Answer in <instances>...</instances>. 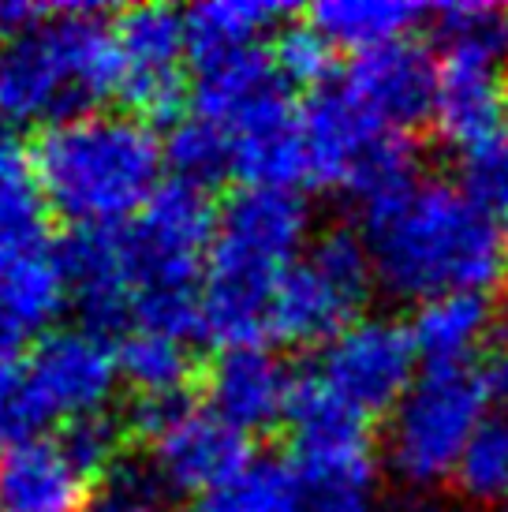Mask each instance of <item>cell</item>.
Instances as JSON below:
<instances>
[{
	"label": "cell",
	"instance_id": "38",
	"mask_svg": "<svg viewBox=\"0 0 508 512\" xmlns=\"http://www.w3.org/2000/svg\"><path fill=\"white\" fill-rule=\"evenodd\" d=\"M53 15V8L45 4H30V0H0V49L12 45L15 38H23L30 30H38Z\"/></svg>",
	"mask_w": 508,
	"mask_h": 512
},
{
	"label": "cell",
	"instance_id": "11",
	"mask_svg": "<svg viewBox=\"0 0 508 512\" xmlns=\"http://www.w3.org/2000/svg\"><path fill=\"white\" fill-rule=\"evenodd\" d=\"M30 378L53 419H90L113 400L120 359L116 348L94 329H53L27 359Z\"/></svg>",
	"mask_w": 508,
	"mask_h": 512
},
{
	"label": "cell",
	"instance_id": "12",
	"mask_svg": "<svg viewBox=\"0 0 508 512\" xmlns=\"http://www.w3.org/2000/svg\"><path fill=\"white\" fill-rule=\"evenodd\" d=\"M251 460L254 456L240 430H232L210 408L191 404L150 441V471L165 486V494L202 498Z\"/></svg>",
	"mask_w": 508,
	"mask_h": 512
},
{
	"label": "cell",
	"instance_id": "29",
	"mask_svg": "<svg viewBox=\"0 0 508 512\" xmlns=\"http://www.w3.org/2000/svg\"><path fill=\"white\" fill-rule=\"evenodd\" d=\"M434 30H438L445 53H479L508 68V4H486V0H456L430 8Z\"/></svg>",
	"mask_w": 508,
	"mask_h": 512
},
{
	"label": "cell",
	"instance_id": "42",
	"mask_svg": "<svg viewBox=\"0 0 508 512\" xmlns=\"http://www.w3.org/2000/svg\"><path fill=\"white\" fill-rule=\"evenodd\" d=\"M501 240H505V258H508V210L501 214Z\"/></svg>",
	"mask_w": 508,
	"mask_h": 512
},
{
	"label": "cell",
	"instance_id": "19",
	"mask_svg": "<svg viewBox=\"0 0 508 512\" xmlns=\"http://www.w3.org/2000/svg\"><path fill=\"white\" fill-rule=\"evenodd\" d=\"M284 423L296 441V460L370 456L367 415H359L352 404H344L314 370L296 378V393H292Z\"/></svg>",
	"mask_w": 508,
	"mask_h": 512
},
{
	"label": "cell",
	"instance_id": "9",
	"mask_svg": "<svg viewBox=\"0 0 508 512\" xmlns=\"http://www.w3.org/2000/svg\"><path fill=\"white\" fill-rule=\"evenodd\" d=\"M415 341L411 329L400 326L396 318L363 314L359 322L344 329L340 337L322 348V359L314 374L322 378L344 404H352L359 415H381L404 400L415 385Z\"/></svg>",
	"mask_w": 508,
	"mask_h": 512
},
{
	"label": "cell",
	"instance_id": "14",
	"mask_svg": "<svg viewBox=\"0 0 508 512\" xmlns=\"http://www.w3.org/2000/svg\"><path fill=\"white\" fill-rule=\"evenodd\" d=\"M340 86L352 94L367 113L385 120L396 131H411L434 120L438 101V64L423 45L393 42L359 53L348 64Z\"/></svg>",
	"mask_w": 508,
	"mask_h": 512
},
{
	"label": "cell",
	"instance_id": "20",
	"mask_svg": "<svg viewBox=\"0 0 508 512\" xmlns=\"http://www.w3.org/2000/svg\"><path fill=\"white\" fill-rule=\"evenodd\" d=\"M408 329L426 367H467V359L497 337V307L486 292H452L423 303Z\"/></svg>",
	"mask_w": 508,
	"mask_h": 512
},
{
	"label": "cell",
	"instance_id": "6",
	"mask_svg": "<svg viewBox=\"0 0 508 512\" xmlns=\"http://www.w3.org/2000/svg\"><path fill=\"white\" fill-rule=\"evenodd\" d=\"M490 397L471 367H426L389 415L385 460L400 483L430 490L456 475V464L486 415Z\"/></svg>",
	"mask_w": 508,
	"mask_h": 512
},
{
	"label": "cell",
	"instance_id": "35",
	"mask_svg": "<svg viewBox=\"0 0 508 512\" xmlns=\"http://www.w3.org/2000/svg\"><path fill=\"white\" fill-rule=\"evenodd\" d=\"M120 423L109 419V415H90V419H75L68 423L60 445L68 449V456L75 460V468L83 471L86 479L94 475H109L120 456Z\"/></svg>",
	"mask_w": 508,
	"mask_h": 512
},
{
	"label": "cell",
	"instance_id": "33",
	"mask_svg": "<svg viewBox=\"0 0 508 512\" xmlns=\"http://www.w3.org/2000/svg\"><path fill=\"white\" fill-rule=\"evenodd\" d=\"M269 57H273L277 75L292 86L322 90L329 72H333V45L325 42L311 23H292V27L277 30V42H273Z\"/></svg>",
	"mask_w": 508,
	"mask_h": 512
},
{
	"label": "cell",
	"instance_id": "22",
	"mask_svg": "<svg viewBox=\"0 0 508 512\" xmlns=\"http://www.w3.org/2000/svg\"><path fill=\"white\" fill-rule=\"evenodd\" d=\"M292 15L288 4L277 0H210L195 4L187 19V42L191 57H217V53H236V49H254L262 34L277 30Z\"/></svg>",
	"mask_w": 508,
	"mask_h": 512
},
{
	"label": "cell",
	"instance_id": "41",
	"mask_svg": "<svg viewBox=\"0 0 508 512\" xmlns=\"http://www.w3.org/2000/svg\"><path fill=\"white\" fill-rule=\"evenodd\" d=\"M8 146H15L12 143V116L0 109V150H8Z\"/></svg>",
	"mask_w": 508,
	"mask_h": 512
},
{
	"label": "cell",
	"instance_id": "25",
	"mask_svg": "<svg viewBox=\"0 0 508 512\" xmlns=\"http://www.w3.org/2000/svg\"><path fill=\"white\" fill-rule=\"evenodd\" d=\"M45 214L49 202L34 165L15 146L0 150V262L45 251Z\"/></svg>",
	"mask_w": 508,
	"mask_h": 512
},
{
	"label": "cell",
	"instance_id": "43",
	"mask_svg": "<svg viewBox=\"0 0 508 512\" xmlns=\"http://www.w3.org/2000/svg\"><path fill=\"white\" fill-rule=\"evenodd\" d=\"M497 512H508V505H505V509H497Z\"/></svg>",
	"mask_w": 508,
	"mask_h": 512
},
{
	"label": "cell",
	"instance_id": "5",
	"mask_svg": "<svg viewBox=\"0 0 508 512\" xmlns=\"http://www.w3.org/2000/svg\"><path fill=\"white\" fill-rule=\"evenodd\" d=\"M120 90L113 30L98 8L71 4L0 49V109L12 124L68 120Z\"/></svg>",
	"mask_w": 508,
	"mask_h": 512
},
{
	"label": "cell",
	"instance_id": "30",
	"mask_svg": "<svg viewBox=\"0 0 508 512\" xmlns=\"http://www.w3.org/2000/svg\"><path fill=\"white\" fill-rule=\"evenodd\" d=\"M452 483L475 505H494L508 498V423L501 415H490L471 438Z\"/></svg>",
	"mask_w": 508,
	"mask_h": 512
},
{
	"label": "cell",
	"instance_id": "37",
	"mask_svg": "<svg viewBox=\"0 0 508 512\" xmlns=\"http://www.w3.org/2000/svg\"><path fill=\"white\" fill-rule=\"evenodd\" d=\"M184 408H187L184 397H139L135 400V408H131V419H127V423H131L135 434L154 441L176 415L184 412Z\"/></svg>",
	"mask_w": 508,
	"mask_h": 512
},
{
	"label": "cell",
	"instance_id": "1",
	"mask_svg": "<svg viewBox=\"0 0 508 512\" xmlns=\"http://www.w3.org/2000/svg\"><path fill=\"white\" fill-rule=\"evenodd\" d=\"M359 236L374 285L419 307L452 292H490L508 262L494 214L460 184L423 176L363 202Z\"/></svg>",
	"mask_w": 508,
	"mask_h": 512
},
{
	"label": "cell",
	"instance_id": "4",
	"mask_svg": "<svg viewBox=\"0 0 508 512\" xmlns=\"http://www.w3.org/2000/svg\"><path fill=\"white\" fill-rule=\"evenodd\" d=\"M120 232L135 292V329H154L180 341L202 333V281L217 232L206 191L169 180Z\"/></svg>",
	"mask_w": 508,
	"mask_h": 512
},
{
	"label": "cell",
	"instance_id": "23",
	"mask_svg": "<svg viewBox=\"0 0 508 512\" xmlns=\"http://www.w3.org/2000/svg\"><path fill=\"white\" fill-rule=\"evenodd\" d=\"M64 303H68V281L60 270V258L49 247L0 262V307L23 329V337L49 326Z\"/></svg>",
	"mask_w": 508,
	"mask_h": 512
},
{
	"label": "cell",
	"instance_id": "24",
	"mask_svg": "<svg viewBox=\"0 0 508 512\" xmlns=\"http://www.w3.org/2000/svg\"><path fill=\"white\" fill-rule=\"evenodd\" d=\"M284 512H381L374 460H296V494Z\"/></svg>",
	"mask_w": 508,
	"mask_h": 512
},
{
	"label": "cell",
	"instance_id": "34",
	"mask_svg": "<svg viewBox=\"0 0 508 512\" xmlns=\"http://www.w3.org/2000/svg\"><path fill=\"white\" fill-rule=\"evenodd\" d=\"M165 505V486L157 483L154 471L120 464L90 490L86 512H161Z\"/></svg>",
	"mask_w": 508,
	"mask_h": 512
},
{
	"label": "cell",
	"instance_id": "7",
	"mask_svg": "<svg viewBox=\"0 0 508 512\" xmlns=\"http://www.w3.org/2000/svg\"><path fill=\"white\" fill-rule=\"evenodd\" d=\"M303 150L314 184L352 191L363 202L419 176L408 131L367 113L344 86H322L303 105Z\"/></svg>",
	"mask_w": 508,
	"mask_h": 512
},
{
	"label": "cell",
	"instance_id": "3",
	"mask_svg": "<svg viewBox=\"0 0 508 512\" xmlns=\"http://www.w3.org/2000/svg\"><path fill=\"white\" fill-rule=\"evenodd\" d=\"M165 146L142 116L83 113L49 124L34 146V176L49 214L71 228H116L157 195Z\"/></svg>",
	"mask_w": 508,
	"mask_h": 512
},
{
	"label": "cell",
	"instance_id": "28",
	"mask_svg": "<svg viewBox=\"0 0 508 512\" xmlns=\"http://www.w3.org/2000/svg\"><path fill=\"white\" fill-rule=\"evenodd\" d=\"M165 161L176 169V180L206 191L232 172V135L225 124L191 113L172 124L165 139Z\"/></svg>",
	"mask_w": 508,
	"mask_h": 512
},
{
	"label": "cell",
	"instance_id": "18",
	"mask_svg": "<svg viewBox=\"0 0 508 512\" xmlns=\"http://www.w3.org/2000/svg\"><path fill=\"white\" fill-rule=\"evenodd\" d=\"M90 479L60 441L0 449V512H86Z\"/></svg>",
	"mask_w": 508,
	"mask_h": 512
},
{
	"label": "cell",
	"instance_id": "36",
	"mask_svg": "<svg viewBox=\"0 0 508 512\" xmlns=\"http://www.w3.org/2000/svg\"><path fill=\"white\" fill-rule=\"evenodd\" d=\"M482 385H486V397L497 408V415L508 423V326L497 329L494 344L486 352V367L479 370Z\"/></svg>",
	"mask_w": 508,
	"mask_h": 512
},
{
	"label": "cell",
	"instance_id": "2",
	"mask_svg": "<svg viewBox=\"0 0 508 512\" xmlns=\"http://www.w3.org/2000/svg\"><path fill=\"white\" fill-rule=\"evenodd\" d=\"M311 210L296 187H247L217 210L206 281L202 333L225 348L258 344L284 273L307 255Z\"/></svg>",
	"mask_w": 508,
	"mask_h": 512
},
{
	"label": "cell",
	"instance_id": "31",
	"mask_svg": "<svg viewBox=\"0 0 508 512\" xmlns=\"http://www.w3.org/2000/svg\"><path fill=\"white\" fill-rule=\"evenodd\" d=\"M53 415L45 408L30 367L19 359H0V449L42 438Z\"/></svg>",
	"mask_w": 508,
	"mask_h": 512
},
{
	"label": "cell",
	"instance_id": "15",
	"mask_svg": "<svg viewBox=\"0 0 508 512\" xmlns=\"http://www.w3.org/2000/svg\"><path fill=\"white\" fill-rule=\"evenodd\" d=\"M292 393H296L292 370L262 344L225 348L206 374L210 412L225 419L232 430H240L243 438L266 434L277 423H284Z\"/></svg>",
	"mask_w": 508,
	"mask_h": 512
},
{
	"label": "cell",
	"instance_id": "13",
	"mask_svg": "<svg viewBox=\"0 0 508 512\" xmlns=\"http://www.w3.org/2000/svg\"><path fill=\"white\" fill-rule=\"evenodd\" d=\"M232 135V172L247 187H296L307 176L303 109L292 105L284 83L266 86L225 120Z\"/></svg>",
	"mask_w": 508,
	"mask_h": 512
},
{
	"label": "cell",
	"instance_id": "27",
	"mask_svg": "<svg viewBox=\"0 0 508 512\" xmlns=\"http://www.w3.org/2000/svg\"><path fill=\"white\" fill-rule=\"evenodd\" d=\"M296 494V464L254 456L232 479L202 494L195 512H284Z\"/></svg>",
	"mask_w": 508,
	"mask_h": 512
},
{
	"label": "cell",
	"instance_id": "17",
	"mask_svg": "<svg viewBox=\"0 0 508 512\" xmlns=\"http://www.w3.org/2000/svg\"><path fill=\"white\" fill-rule=\"evenodd\" d=\"M434 124L452 146H475L508 124V68L479 53L449 49L438 64Z\"/></svg>",
	"mask_w": 508,
	"mask_h": 512
},
{
	"label": "cell",
	"instance_id": "32",
	"mask_svg": "<svg viewBox=\"0 0 508 512\" xmlns=\"http://www.w3.org/2000/svg\"><path fill=\"white\" fill-rule=\"evenodd\" d=\"M460 187L490 214L508 210V124L460 150Z\"/></svg>",
	"mask_w": 508,
	"mask_h": 512
},
{
	"label": "cell",
	"instance_id": "40",
	"mask_svg": "<svg viewBox=\"0 0 508 512\" xmlns=\"http://www.w3.org/2000/svg\"><path fill=\"white\" fill-rule=\"evenodd\" d=\"M23 341H27V337H23V329L15 326L12 318H8V311L0 307V359H12V352Z\"/></svg>",
	"mask_w": 508,
	"mask_h": 512
},
{
	"label": "cell",
	"instance_id": "16",
	"mask_svg": "<svg viewBox=\"0 0 508 512\" xmlns=\"http://www.w3.org/2000/svg\"><path fill=\"white\" fill-rule=\"evenodd\" d=\"M60 270L68 281V299L86 329L109 333L131 322L135 292L124 258L120 228H75L57 247Z\"/></svg>",
	"mask_w": 508,
	"mask_h": 512
},
{
	"label": "cell",
	"instance_id": "8",
	"mask_svg": "<svg viewBox=\"0 0 508 512\" xmlns=\"http://www.w3.org/2000/svg\"><path fill=\"white\" fill-rule=\"evenodd\" d=\"M374 270L359 232L333 228L307 247L269 307V337L284 344H329L363 318Z\"/></svg>",
	"mask_w": 508,
	"mask_h": 512
},
{
	"label": "cell",
	"instance_id": "10",
	"mask_svg": "<svg viewBox=\"0 0 508 512\" xmlns=\"http://www.w3.org/2000/svg\"><path fill=\"white\" fill-rule=\"evenodd\" d=\"M120 57V98L142 120H169L184 101L187 19L165 4H135L113 27Z\"/></svg>",
	"mask_w": 508,
	"mask_h": 512
},
{
	"label": "cell",
	"instance_id": "39",
	"mask_svg": "<svg viewBox=\"0 0 508 512\" xmlns=\"http://www.w3.org/2000/svg\"><path fill=\"white\" fill-rule=\"evenodd\" d=\"M381 512H441V505L426 490H408V494H400L393 498Z\"/></svg>",
	"mask_w": 508,
	"mask_h": 512
},
{
	"label": "cell",
	"instance_id": "21",
	"mask_svg": "<svg viewBox=\"0 0 508 512\" xmlns=\"http://www.w3.org/2000/svg\"><path fill=\"white\" fill-rule=\"evenodd\" d=\"M423 19H430V8L408 0H322L311 8V27L333 49H352L355 57L381 45L408 42L411 27Z\"/></svg>",
	"mask_w": 508,
	"mask_h": 512
},
{
	"label": "cell",
	"instance_id": "26",
	"mask_svg": "<svg viewBox=\"0 0 508 512\" xmlns=\"http://www.w3.org/2000/svg\"><path fill=\"white\" fill-rule=\"evenodd\" d=\"M116 359H120V378L139 397H184V385L191 378V348L180 337L131 329Z\"/></svg>",
	"mask_w": 508,
	"mask_h": 512
}]
</instances>
